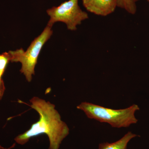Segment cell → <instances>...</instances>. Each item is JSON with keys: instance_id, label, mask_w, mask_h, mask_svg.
<instances>
[{"instance_id": "3", "label": "cell", "mask_w": 149, "mask_h": 149, "mask_svg": "<svg viewBox=\"0 0 149 149\" xmlns=\"http://www.w3.org/2000/svg\"><path fill=\"white\" fill-rule=\"evenodd\" d=\"M52 27L47 25L42 33L31 42L26 51L20 49L8 52L10 61L21 63L20 72L29 82L32 80V75L35 74V66L42 48L52 35Z\"/></svg>"}, {"instance_id": "6", "label": "cell", "mask_w": 149, "mask_h": 149, "mask_svg": "<svg viewBox=\"0 0 149 149\" xmlns=\"http://www.w3.org/2000/svg\"><path fill=\"white\" fill-rule=\"evenodd\" d=\"M138 136L131 132H128L121 139L112 143H101L99 144L98 149H127V145L129 141Z\"/></svg>"}, {"instance_id": "8", "label": "cell", "mask_w": 149, "mask_h": 149, "mask_svg": "<svg viewBox=\"0 0 149 149\" xmlns=\"http://www.w3.org/2000/svg\"><path fill=\"white\" fill-rule=\"evenodd\" d=\"M9 61H10V60L8 52L0 54V80H1L2 76Z\"/></svg>"}, {"instance_id": "7", "label": "cell", "mask_w": 149, "mask_h": 149, "mask_svg": "<svg viewBox=\"0 0 149 149\" xmlns=\"http://www.w3.org/2000/svg\"><path fill=\"white\" fill-rule=\"evenodd\" d=\"M117 7L123 9L128 13L134 15L137 11L136 2L134 0H117Z\"/></svg>"}, {"instance_id": "4", "label": "cell", "mask_w": 149, "mask_h": 149, "mask_svg": "<svg viewBox=\"0 0 149 149\" xmlns=\"http://www.w3.org/2000/svg\"><path fill=\"white\" fill-rule=\"evenodd\" d=\"M47 13L50 17L47 25L52 27L56 22H63L71 31L76 30L78 25L88 18V14L78 5V0L66 1L58 6L48 9Z\"/></svg>"}, {"instance_id": "10", "label": "cell", "mask_w": 149, "mask_h": 149, "mask_svg": "<svg viewBox=\"0 0 149 149\" xmlns=\"http://www.w3.org/2000/svg\"><path fill=\"white\" fill-rule=\"evenodd\" d=\"M134 1H135L136 2L138 1H139V0H134Z\"/></svg>"}, {"instance_id": "5", "label": "cell", "mask_w": 149, "mask_h": 149, "mask_svg": "<svg viewBox=\"0 0 149 149\" xmlns=\"http://www.w3.org/2000/svg\"><path fill=\"white\" fill-rule=\"evenodd\" d=\"M82 2L88 12L102 16L113 13L117 7V0H82Z\"/></svg>"}, {"instance_id": "2", "label": "cell", "mask_w": 149, "mask_h": 149, "mask_svg": "<svg viewBox=\"0 0 149 149\" xmlns=\"http://www.w3.org/2000/svg\"><path fill=\"white\" fill-rule=\"evenodd\" d=\"M77 108L83 111L88 118L108 123L116 128H127L137 123L135 113L140 110L136 104L124 109H114L88 102L81 103Z\"/></svg>"}, {"instance_id": "1", "label": "cell", "mask_w": 149, "mask_h": 149, "mask_svg": "<svg viewBox=\"0 0 149 149\" xmlns=\"http://www.w3.org/2000/svg\"><path fill=\"white\" fill-rule=\"evenodd\" d=\"M30 102V106L38 112L40 119L29 130L17 136L15 140L17 143L24 145L32 137L45 134L49 140V149H58L62 141L69 134L67 125L61 120L53 104L36 97Z\"/></svg>"}, {"instance_id": "9", "label": "cell", "mask_w": 149, "mask_h": 149, "mask_svg": "<svg viewBox=\"0 0 149 149\" xmlns=\"http://www.w3.org/2000/svg\"><path fill=\"white\" fill-rule=\"evenodd\" d=\"M5 91L4 83L2 80H0V100L2 98L4 93Z\"/></svg>"}, {"instance_id": "11", "label": "cell", "mask_w": 149, "mask_h": 149, "mask_svg": "<svg viewBox=\"0 0 149 149\" xmlns=\"http://www.w3.org/2000/svg\"><path fill=\"white\" fill-rule=\"evenodd\" d=\"M147 1H148L149 2V0H147Z\"/></svg>"}]
</instances>
